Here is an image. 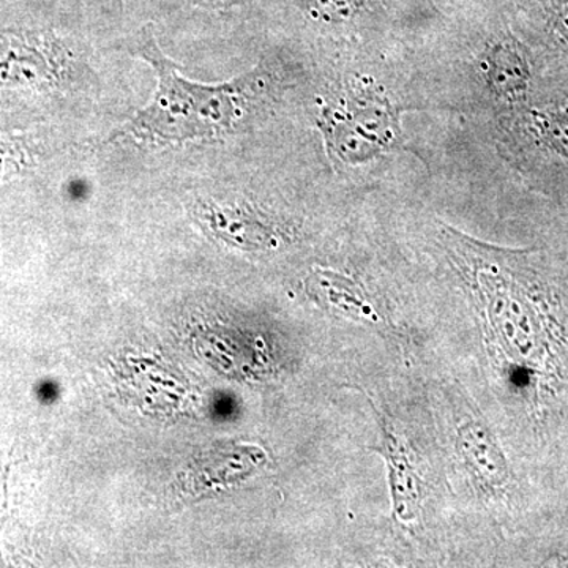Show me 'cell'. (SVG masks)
Returning a JSON list of instances; mask_svg holds the SVG:
<instances>
[{
	"instance_id": "8fae6325",
	"label": "cell",
	"mask_w": 568,
	"mask_h": 568,
	"mask_svg": "<svg viewBox=\"0 0 568 568\" xmlns=\"http://www.w3.org/2000/svg\"><path fill=\"white\" fill-rule=\"evenodd\" d=\"M549 566L568 567V544L558 549L551 558L548 559Z\"/></svg>"
},
{
	"instance_id": "5b68a950",
	"label": "cell",
	"mask_w": 568,
	"mask_h": 568,
	"mask_svg": "<svg viewBox=\"0 0 568 568\" xmlns=\"http://www.w3.org/2000/svg\"><path fill=\"white\" fill-rule=\"evenodd\" d=\"M478 73L485 88L507 108L529 102L534 84V59L521 40L500 33L489 41L478 61Z\"/></svg>"
},
{
	"instance_id": "277c9868",
	"label": "cell",
	"mask_w": 568,
	"mask_h": 568,
	"mask_svg": "<svg viewBox=\"0 0 568 568\" xmlns=\"http://www.w3.org/2000/svg\"><path fill=\"white\" fill-rule=\"evenodd\" d=\"M504 118L508 149L521 166L568 181V102H526Z\"/></svg>"
},
{
	"instance_id": "9c48e42d",
	"label": "cell",
	"mask_w": 568,
	"mask_h": 568,
	"mask_svg": "<svg viewBox=\"0 0 568 568\" xmlns=\"http://www.w3.org/2000/svg\"><path fill=\"white\" fill-rule=\"evenodd\" d=\"M308 9L316 18L325 22H346L361 13L365 0H306Z\"/></svg>"
},
{
	"instance_id": "7a4b0ae2",
	"label": "cell",
	"mask_w": 568,
	"mask_h": 568,
	"mask_svg": "<svg viewBox=\"0 0 568 568\" xmlns=\"http://www.w3.org/2000/svg\"><path fill=\"white\" fill-rule=\"evenodd\" d=\"M133 51L151 63L159 80L149 106L121 130L138 141L183 142L226 132L245 118L267 89L268 78L260 69L219 85L185 80L149 28L133 41Z\"/></svg>"
},
{
	"instance_id": "3957f363",
	"label": "cell",
	"mask_w": 568,
	"mask_h": 568,
	"mask_svg": "<svg viewBox=\"0 0 568 568\" xmlns=\"http://www.w3.org/2000/svg\"><path fill=\"white\" fill-rule=\"evenodd\" d=\"M399 111L388 97L369 89L328 104L321 129L332 159L357 166L394 151L402 136Z\"/></svg>"
},
{
	"instance_id": "4fadbf2b",
	"label": "cell",
	"mask_w": 568,
	"mask_h": 568,
	"mask_svg": "<svg viewBox=\"0 0 568 568\" xmlns=\"http://www.w3.org/2000/svg\"><path fill=\"white\" fill-rule=\"evenodd\" d=\"M41 392H43V398H54L55 387L47 386V387L41 388Z\"/></svg>"
},
{
	"instance_id": "30bf717a",
	"label": "cell",
	"mask_w": 568,
	"mask_h": 568,
	"mask_svg": "<svg viewBox=\"0 0 568 568\" xmlns=\"http://www.w3.org/2000/svg\"><path fill=\"white\" fill-rule=\"evenodd\" d=\"M234 402L231 398H222L216 402L215 413L219 414L220 417L226 418L230 417L231 414L234 413Z\"/></svg>"
},
{
	"instance_id": "52a82bcc",
	"label": "cell",
	"mask_w": 568,
	"mask_h": 568,
	"mask_svg": "<svg viewBox=\"0 0 568 568\" xmlns=\"http://www.w3.org/2000/svg\"><path fill=\"white\" fill-rule=\"evenodd\" d=\"M457 446L467 469L485 491H504L510 485V466L487 426L467 418L458 428Z\"/></svg>"
},
{
	"instance_id": "6da1fadb",
	"label": "cell",
	"mask_w": 568,
	"mask_h": 568,
	"mask_svg": "<svg viewBox=\"0 0 568 568\" xmlns=\"http://www.w3.org/2000/svg\"><path fill=\"white\" fill-rule=\"evenodd\" d=\"M444 235L448 254L484 306L508 386L534 405L547 402L567 379L568 335L540 253L481 244L454 227H446Z\"/></svg>"
},
{
	"instance_id": "7c38bea8",
	"label": "cell",
	"mask_w": 568,
	"mask_h": 568,
	"mask_svg": "<svg viewBox=\"0 0 568 568\" xmlns=\"http://www.w3.org/2000/svg\"><path fill=\"white\" fill-rule=\"evenodd\" d=\"M201 2L205 3V6L223 7L230 6V3L234 2V0H201Z\"/></svg>"
},
{
	"instance_id": "ba28073f",
	"label": "cell",
	"mask_w": 568,
	"mask_h": 568,
	"mask_svg": "<svg viewBox=\"0 0 568 568\" xmlns=\"http://www.w3.org/2000/svg\"><path fill=\"white\" fill-rule=\"evenodd\" d=\"M317 286L323 291L325 301L342 315L362 323H383V316L377 312L365 287L354 278L335 272H323L317 275Z\"/></svg>"
},
{
	"instance_id": "8992f818",
	"label": "cell",
	"mask_w": 568,
	"mask_h": 568,
	"mask_svg": "<svg viewBox=\"0 0 568 568\" xmlns=\"http://www.w3.org/2000/svg\"><path fill=\"white\" fill-rule=\"evenodd\" d=\"M383 455L387 459L394 517L403 526L416 525L424 503V480L406 439L394 426L384 428Z\"/></svg>"
}]
</instances>
